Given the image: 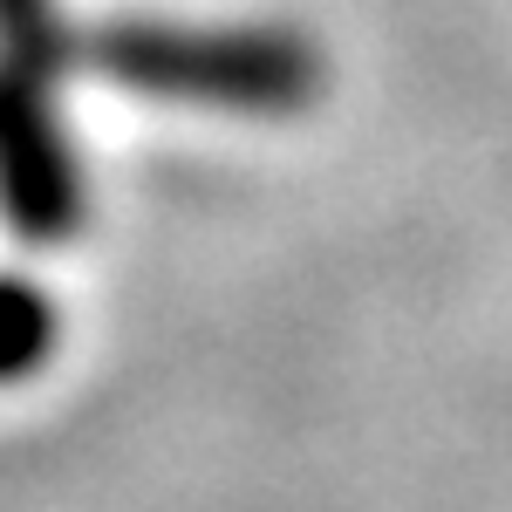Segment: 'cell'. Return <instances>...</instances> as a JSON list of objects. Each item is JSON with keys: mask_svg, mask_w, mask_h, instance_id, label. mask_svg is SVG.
<instances>
[{"mask_svg": "<svg viewBox=\"0 0 512 512\" xmlns=\"http://www.w3.org/2000/svg\"><path fill=\"white\" fill-rule=\"evenodd\" d=\"M96 69L151 103L233 110V117H294L321 96V55L294 28H178L123 21L89 48Z\"/></svg>", "mask_w": 512, "mask_h": 512, "instance_id": "cell-1", "label": "cell"}, {"mask_svg": "<svg viewBox=\"0 0 512 512\" xmlns=\"http://www.w3.org/2000/svg\"><path fill=\"white\" fill-rule=\"evenodd\" d=\"M0 219L35 246L82 226V164L55 117L48 76L0 62Z\"/></svg>", "mask_w": 512, "mask_h": 512, "instance_id": "cell-2", "label": "cell"}, {"mask_svg": "<svg viewBox=\"0 0 512 512\" xmlns=\"http://www.w3.org/2000/svg\"><path fill=\"white\" fill-rule=\"evenodd\" d=\"M55 355V301L35 280L0 274V383H28Z\"/></svg>", "mask_w": 512, "mask_h": 512, "instance_id": "cell-3", "label": "cell"}, {"mask_svg": "<svg viewBox=\"0 0 512 512\" xmlns=\"http://www.w3.org/2000/svg\"><path fill=\"white\" fill-rule=\"evenodd\" d=\"M0 62L35 69V76H55L69 62L55 0H0Z\"/></svg>", "mask_w": 512, "mask_h": 512, "instance_id": "cell-4", "label": "cell"}]
</instances>
